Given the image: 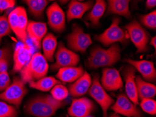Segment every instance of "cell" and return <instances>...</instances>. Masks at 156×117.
I'll use <instances>...</instances> for the list:
<instances>
[{
	"label": "cell",
	"mask_w": 156,
	"mask_h": 117,
	"mask_svg": "<svg viewBox=\"0 0 156 117\" xmlns=\"http://www.w3.org/2000/svg\"><path fill=\"white\" fill-rule=\"evenodd\" d=\"M120 48L114 44L108 49H105L99 46L92 49L87 61L90 69H98L103 67H109L115 64L120 58Z\"/></svg>",
	"instance_id": "1"
},
{
	"label": "cell",
	"mask_w": 156,
	"mask_h": 117,
	"mask_svg": "<svg viewBox=\"0 0 156 117\" xmlns=\"http://www.w3.org/2000/svg\"><path fill=\"white\" fill-rule=\"evenodd\" d=\"M48 69V62L43 55L35 53L27 65L20 71V79L25 83L35 82L46 76Z\"/></svg>",
	"instance_id": "2"
},
{
	"label": "cell",
	"mask_w": 156,
	"mask_h": 117,
	"mask_svg": "<svg viewBox=\"0 0 156 117\" xmlns=\"http://www.w3.org/2000/svg\"><path fill=\"white\" fill-rule=\"evenodd\" d=\"M8 21L11 30L23 44L27 42V27L28 19L27 12L22 6L16 7L8 16Z\"/></svg>",
	"instance_id": "3"
},
{
	"label": "cell",
	"mask_w": 156,
	"mask_h": 117,
	"mask_svg": "<svg viewBox=\"0 0 156 117\" xmlns=\"http://www.w3.org/2000/svg\"><path fill=\"white\" fill-rule=\"evenodd\" d=\"M27 93L25 83L20 77L16 76L9 87L0 93V100L18 108Z\"/></svg>",
	"instance_id": "4"
},
{
	"label": "cell",
	"mask_w": 156,
	"mask_h": 117,
	"mask_svg": "<svg viewBox=\"0 0 156 117\" xmlns=\"http://www.w3.org/2000/svg\"><path fill=\"white\" fill-rule=\"evenodd\" d=\"M120 23L119 18H113L109 27L101 34L94 36V39L101 43L105 46H108L118 42L122 44H125L127 42V35L125 31L120 27Z\"/></svg>",
	"instance_id": "5"
},
{
	"label": "cell",
	"mask_w": 156,
	"mask_h": 117,
	"mask_svg": "<svg viewBox=\"0 0 156 117\" xmlns=\"http://www.w3.org/2000/svg\"><path fill=\"white\" fill-rule=\"evenodd\" d=\"M58 109V107L49 103L45 98L44 95L32 97L25 106L26 113L36 117H51Z\"/></svg>",
	"instance_id": "6"
},
{
	"label": "cell",
	"mask_w": 156,
	"mask_h": 117,
	"mask_svg": "<svg viewBox=\"0 0 156 117\" xmlns=\"http://www.w3.org/2000/svg\"><path fill=\"white\" fill-rule=\"evenodd\" d=\"M128 32L132 42L136 48L137 53H144L148 50V43L149 41V34L147 31L134 20L125 27Z\"/></svg>",
	"instance_id": "7"
},
{
	"label": "cell",
	"mask_w": 156,
	"mask_h": 117,
	"mask_svg": "<svg viewBox=\"0 0 156 117\" xmlns=\"http://www.w3.org/2000/svg\"><path fill=\"white\" fill-rule=\"evenodd\" d=\"M67 45L72 51L85 53L92 44L90 35L84 32L81 27L77 24L72 26V31L67 36Z\"/></svg>",
	"instance_id": "8"
},
{
	"label": "cell",
	"mask_w": 156,
	"mask_h": 117,
	"mask_svg": "<svg viewBox=\"0 0 156 117\" xmlns=\"http://www.w3.org/2000/svg\"><path fill=\"white\" fill-rule=\"evenodd\" d=\"M87 93L100 106L103 112V117L107 116V112L114 103V100L101 86L98 75L94 76L92 80L91 86Z\"/></svg>",
	"instance_id": "9"
},
{
	"label": "cell",
	"mask_w": 156,
	"mask_h": 117,
	"mask_svg": "<svg viewBox=\"0 0 156 117\" xmlns=\"http://www.w3.org/2000/svg\"><path fill=\"white\" fill-rule=\"evenodd\" d=\"M55 63L51 66L53 71L67 67H75L80 61L79 55L66 48L62 42L59 44L58 50L55 53Z\"/></svg>",
	"instance_id": "10"
},
{
	"label": "cell",
	"mask_w": 156,
	"mask_h": 117,
	"mask_svg": "<svg viewBox=\"0 0 156 117\" xmlns=\"http://www.w3.org/2000/svg\"><path fill=\"white\" fill-rule=\"evenodd\" d=\"M111 109L117 114H121L127 117H142V113L126 95L121 93L118 95Z\"/></svg>",
	"instance_id": "11"
},
{
	"label": "cell",
	"mask_w": 156,
	"mask_h": 117,
	"mask_svg": "<svg viewBox=\"0 0 156 117\" xmlns=\"http://www.w3.org/2000/svg\"><path fill=\"white\" fill-rule=\"evenodd\" d=\"M46 15L48 25L52 30L57 32H62L65 30V14L56 2L48 6L46 10Z\"/></svg>",
	"instance_id": "12"
},
{
	"label": "cell",
	"mask_w": 156,
	"mask_h": 117,
	"mask_svg": "<svg viewBox=\"0 0 156 117\" xmlns=\"http://www.w3.org/2000/svg\"><path fill=\"white\" fill-rule=\"evenodd\" d=\"M33 47L27 42L18 45L13 53L14 72L20 71L29 63L33 56Z\"/></svg>",
	"instance_id": "13"
},
{
	"label": "cell",
	"mask_w": 156,
	"mask_h": 117,
	"mask_svg": "<svg viewBox=\"0 0 156 117\" xmlns=\"http://www.w3.org/2000/svg\"><path fill=\"white\" fill-rule=\"evenodd\" d=\"M100 83L106 91H115L123 86V82L119 71L114 68L104 69Z\"/></svg>",
	"instance_id": "14"
},
{
	"label": "cell",
	"mask_w": 156,
	"mask_h": 117,
	"mask_svg": "<svg viewBox=\"0 0 156 117\" xmlns=\"http://www.w3.org/2000/svg\"><path fill=\"white\" fill-rule=\"evenodd\" d=\"M94 109L93 102L87 97H79L72 100L68 108V114L72 117H89Z\"/></svg>",
	"instance_id": "15"
},
{
	"label": "cell",
	"mask_w": 156,
	"mask_h": 117,
	"mask_svg": "<svg viewBox=\"0 0 156 117\" xmlns=\"http://www.w3.org/2000/svg\"><path fill=\"white\" fill-rule=\"evenodd\" d=\"M135 69L133 67H125L123 69V76L125 79V88L126 96L133 102L134 104H138L139 103V100L138 97L137 90H136V85L135 82Z\"/></svg>",
	"instance_id": "16"
},
{
	"label": "cell",
	"mask_w": 156,
	"mask_h": 117,
	"mask_svg": "<svg viewBox=\"0 0 156 117\" xmlns=\"http://www.w3.org/2000/svg\"><path fill=\"white\" fill-rule=\"evenodd\" d=\"M47 25L46 23L36 21H28L27 27V35L29 36L37 49L41 47V42L46 35Z\"/></svg>",
	"instance_id": "17"
},
{
	"label": "cell",
	"mask_w": 156,
	"mask_h": 117,
	"mask_svg": "<svg viewBox=\"0 0 156 117\" xmlns=\"http://www.w3.org/2000/svg\"><path fill=\"white\" fill-rule=\"evenodd\" d=\"M125 61L137 70L144 79L150 82H155L156 70L153 62L145 60H134L132 59H127Z\"/></svg>",
	"instance_id": "18"
},
{
	"label": "cell",
	"mask_w": 156,
	"mask_h": 117,
	"mask_svg": "<svg viewBox=\"0 0 156 117\" xmlns=\"http://www.w3.org/2000/svg\"><path fill=\"white\" fill-rule=\"evenodd\" d=\"M92 84L90 75L87 71H84L83 75L79 77L68 87L69 94L73 97H80L86 95Z\"/></svg>",
	"instance_id": "19"
},
{
	"label": "cell",
	"mask_w": 156,
	"mask_h": 117,
	"mask_svg": "<svg viewBox=\"0 0 156 117\" xmlns=\"http://www.w3.org/2000/svg\"><path fill=\"white\" fill-rule=\"evenodd\" d=\"M93 1H87L85 2L76 1V0L71 1L67 11L68 22H70L74 19L81 18L87 11L93 8Z\"/></svg>",
	"instance_id": "20"
},
{
	"label": "cell",
	"mask_w": 156,
	"mask_h": 117,
	"mask_svg": "<svg viewBox=\"0 0 156 117\" xmlns=\"http://www.w3.org/2000/svg\"><path fill=\"white\" fill-rule=\"evenodd\" d=\"M128 0H109L107 2L108 7L106 9V16L109 14L124 16L126 18H131V13L129 8Z\"/></svg>",
	"instance_id": "21"
},
{
	"label": "cell",
	"mask_w": 156,
	"mask_h": 117,
	"mask_svg": "<svg viewBox=\"0 0 156 117\" xmlns=\"http://www.w3.org/2000/svg\"><path fill=\"white\" fill-rule=\"evenodd\" d=\"M82 67H67L60 68L57 73V78L64 83H73L83 75Z\"/></svg>",
	"instance_id": "22"
},
{
	"label": "cell",
	"mask_w": 156,
	"mask_h": 117,
	"mask_svg": "<svg viewBox=\"0 0 156 117\" xmlns=\"http://www.w3.org/2000/svg\"><path fill=\"white\" fill-rule=\"evenodd\" d=\"M139 100L153 98L155 96L156 87L154 84L144 81L140 76L135 77Z\"/></svg>",
	"instance_id": "23"
},
{
	"label": "cell",
	"mask_w": 156,
	"mask_h": 117,
	"mask_svg": "<svg viewBox=\"0 0 156 117\" xmlns=\"http://www.w3.org/2000/svg\"><path fill=\"white\" fill-rule=\"evenodd\" d=\"M57 46H58V42L55 35L48 33L45 36L41 42V46L44 51L43 56L47 61L53 62Z\"/></svg>",
	"instance_id": "24"
},
{
	"label": "cell",
	"mask_w": 156,
	"mask_h": 117,
	"mask_svg": "<svg viewBox=\"0 0 156 117\" xmlns=\"http://www.w3.org/2000/svg\"><path fill=\"white\" fill-rule=\"evenodd\" d=\"M106 10V3L104 0H98L94 4L90 11L87 14L86 19L90 21L94 27L100 26V20Z\"/></svg>",
	"instance_id": "25"
},
{
	"label": "cell",
	"mask_w": 156,
	"mask_h": 117,
	"mask_svg": "<svg viewBox=\"0 0 156 117\" xmlns=\"http://www.w3.org/2000/svg\"><path fill=\"white\" fill-rule=\"evenodd\" d=\"M24 2L27 5L32 16L37 18L41 19L49 2L46 0H26Z\"/></svg>",
	"instance_id": "26"
},
{
	"label": "cell",
	"mask_w": 156,
	"mask_h": 117,
	"mask_svg": "<svg viewBox=\"0 0 156 117\" xmlns=\"http://www.w3.org/2000/svg\"><path fill=\"white\" fill-rule=\"evenodd\" d=\"M59 83L60 82L53 76H44L39 80L30 83L29 85L31 88L40 91L48 92Z\"/></svg>",
	"instance_id": "27"
},
{
	"label": "cell",
	"mask_w": 156,
	"mask_h": 117,
	"mask_svg": "<svg viewBox=\"0 0 156 117\" xmlns=\"http://www.w3.org/2000/svg\"><path fill=\"white\" fill-rule=\"evenodd\" d=\"M69 93L68 88L64 85L60 84V83L55 85L51 90V97L60 102L65 101L69 96Z\"/></svg>",
	"instance_id": "28"
},
{
	"label": "cell",
	"mask_w": 156,
	"mask_h": 117,
	"mask_svg": "<svg viewBox=\"0 0 156 117\" xmlns=\"http://www.w3.org/2000/svg\"><path fill=\"white\" fill-rule=\"evenodd\" d=\"M141 23L145 27L152 30H155L156 28V11L154 10L151 13L145 15H141L139 16Z\"/></svg>",
	"instance_id": "29"
},
{
	"label": "cell",
	"mask_w": 156,
	"mask_h": 117,
	"mask_svg": "<svg viewBox=\"0 0 156 117\" xmlns=\"http://www.w3.org/2000/svg\"><path fill=\"white\" fill-rule=\"evenodd\" d=\"M17 108L6 102L0 101V117H17Z\"/></svg>",
	"instance_id": "30"
},
{
	"label": "cell",
	"mask_w": 156,
	"mask_h": 117,
	"mask_svg": "<svg viewBox=\"0 0 156 117\" xmlns=\"http://www.w3.org/2000/svg\"><path fill=\"white\" fill-rule=\"evenodd\" d=\"M140 107L142 110L151 115H155L156 102L153 98H145L141 100Z\"/></svg>",
	"instance_id": "31"
},
{
	"label": "cell",
	"mask_w": 156,
	"mask_h": 117,
	"mask_svg": "<svg viewBox=\"0 0 156 117\" xmlns=\"http://www.w3.org/2000/svg\"><path fill=\"white\" fill-rule=\"evenodd\" d=\"M11 32V30L8 18L6 16L0 15V45L2 44V39L6 36L10 35Z\"/></svg>",
	"instance_id": "32"
},
{
	"label": "cell",
	"mask_w": 156,
	"mask_h": 117,
	"mask_svg": "<svg viewBox=\"0 0 156 117\" xmlns=\"http://www.w3.org/2000/svg\"><path fill=\"white\" fill-rule=\"evenodd\" d=\"M11 84V79L7 71L0 73V92H3Z\"/></svg>",
	"instance_id": "33"
},
{
	"label": "cell",
	"mask_w": 156,
	"mask_h": 117,
	"mask_svg": "<svg viewBox=\"0 0 156 117\" xmlns=\"http://www.w3.org/2000/svg\"><path fill=\"white\" fill-rule=\"evenodd\" d=\"M16 5L14 0H0V13H3L7 9H11Z\"/></svg>",
	"instance_id": "34"
},
{
	"label": "cell",
	"mask_w": 156,
	"mask_h": 117,
	"mask_svg": "<svg viewBox=\"0 0 156 117\" xmlns=\"http://www.w3.org/2000/svg\"><path fill=\"white\" fill-rule=\"evenodd\" d=\"M11 58V49L8 47L3 48L1 49L0 48V60L6 59L8 60H10V58Z\"/></svg>",
	"instance_id": "35"
},
{
	"label": "cell",
	"mask_w": 156,
	"mask_h": 117,
	"mask_svg": "<svg viewBox=\"0 0 156 117\" xmlns=\"http://www.w3.org/2000/svg\"><path fill=\"white\" fill-rule=\"evenodd\" d=\"M9 65V60L6 59L0 60V73L7 71Z\"/></svg>",
	"instance_id": "36"
},
{
	"label": "cell",
	"mask_w": 156,
	"mask_h": 117,
	"mask_svg": "<svg viewBox=\"0 0 156 117\" xmlns=\"http://www.w3.org/2000/svg\"><path fill=\"white\" fill-rule=\"evenodd\" d=\"M156 6L155 0H147L146 2V7L147 9H151Z\"/></svg>",
	"instance_id": "37"
},
{
	"label": "cell",
	"mask_w": 156,
	"mask_h": 117,
	"mask_svg": "<svg viewBox=\"0 0 156 117\" xmlns=\"http://www.w3.org/2000/svg\"><path fill=\"white\" fill-rule=\"evenodd\" d=\"M150 44L154 47V49H156V37H153L152 39H151Z\"/></svg>",
	"instance_id": "38"
},
{
	"label": "cell",
	"mask_w": 156,
	"mask_h": 117,
	"mask_svg": "<svg viewBox=\"0 0 156 117\" xmlns=\"http://www.w3.org/2000/svg\"><path fill=\"white\" fill-rule=\"evenodd\" d=\"M111 117H120V116H119V115H118L117 114H113V115H112Z\"/></svg>",
	"instance_id": "39"
},
{
	"label": "cell",
	"mask_w": 156,
	"mask_h": 117,
	"mask_svg": "<svg viewBox=\"0 0 156 117\" xmlns=\"http://www.w3.org/2000/svg\"><path fill=\"white\" fill-rule=\"evenodd\" d=\"M89 117H92V116H89Z\"/></svg>",
	"instance_id": "40"
}]
</instances>
